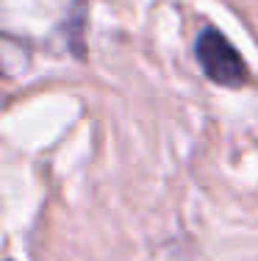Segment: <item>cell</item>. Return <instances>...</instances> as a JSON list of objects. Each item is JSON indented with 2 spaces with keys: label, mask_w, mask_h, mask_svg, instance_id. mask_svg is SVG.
Listing matches in <instances>:
<instances>
[{
  "label": "cell",
  "mask_w": 258,
  "mask_h": 261,
  "mask_svg": "<svg viewBox=\"0 0 258 261\" xmlns=\"http://www.w3.org/2000/svg\"><path fill=\"white\" fill-rule=\"evenodd\" d=\"M194 53H197V61L203 72H206V78L214 81V84L236 89V86H242L247 81L244 59L217 28L206 25L200 31L197 42H194Z\"/></svg>",
  "instance_id": "1"
}]
</instances>
